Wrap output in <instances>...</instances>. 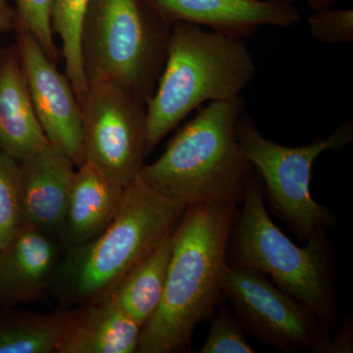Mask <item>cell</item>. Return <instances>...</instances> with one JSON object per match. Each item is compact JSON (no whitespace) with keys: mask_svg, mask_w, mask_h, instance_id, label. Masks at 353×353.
Returning a JSON list of instances; mask_svg holds the SVG:
<instances>
[{"mask_svg":"<svg viewBox=\"0 0 353 353\" xmlns=\"http://www.w3.org/2000/svg\"><path fill=\"white\" fill-rule=\"evenodd\" d=\"M236 206H188L174 231L166 285L157 312L141 330L137 352L175 353L224 299L228 245Z\"/></svg>","mask_w":353,"mask_h":353,"instance_id":"6da1fadb","label":"cell"},{"mask_svg":"<svg viewBox=\"0 0 353 353\" xmlns=\"http://www.w3.org/2000/svg\"><path fill=\"white\" fill-rule=\"evenodd\" d=\"M187 208L139 176L125 187L119 212L103 232L64 248L50 289L66 306L87 305L110 296L175 231Z\"/></svg>","mask_w":353,"mask_h":353,"instance_id":"7a4b0ae2","label":"cell"},{"mask_svg":"<svg viewBox=\"0 0 353 353\" xmlns=\"http://www.w3.org/2000/svg\"><path fill=\"white\" fill-rule=\"evenodd\" d=\"M243 99L209 102L178 132L163 154L143 165L139 178L187 206L243 201L252 164L239 143Z\"/></svg>","mask_w":353,"mask_h":353,"instance_id":"3957f363","label":"cell"},{"mask_svg":"<svg viewBox=\"0 0 353 353\" xmlns=\"http://www.w3.org/2000/svg\"><path fill=\"white\" fill-rule=\"evenodd\" d=\"M256 73L241 39L190 23L172 25L166 61L146 101V157L202 104L240 99Z\"/></svg>","mask_w":353,"mask_h":353,"instance_id":"277c9868","label":"cell"},{"mask_svg":"<svg viewBox=\"0 0 353 353\" xmlns=\"http://www.w3.org/2000/svg\"><path fill=\"white\" fill-rule=\"evenodd\" d=\"M241 204L228 245V255H232L233 262L230 266L269 276L328 327L336 317V303L324 230L313 234L304 248L290 240L271 220L261 179L255 172Z\"/></svg>","mask_w":353,"mask_h":353,"instance_id":"5b68a950","label":"cell"},{"mask_svg":"<svg viewBox=\"0 0 353 353\" xmlns=\"http://www.w3.org/2000/svg\"><path fill=\"white\" fill-rule=\"evenodd\" d=\"M171 30L145 0H90L82 31L88 85L115 83L148 101L166 61Z\"/></svg>","mask_w":353,"mask_h":353,"instance_id":"8992f818","label":"cell"},{"mask_svg":"<svg viewBox=\"0 0 353 353\" xmlns=\"http://www.w3.org/2000/svg\"><path fill=\"white\" fill-rule=\"evenodd\" d=\"M239 143L264 183L272 205L303 241L332 226V211L318 203L310 192L313 165L323 152L338 150L353 139L352 123H347L327 139L290 148L265 138L254 122L241 116L236 125Z\"/></svg>","mask_w":353,"mask_h":353,"instance_id":"52a82bcc","label":"cell"},{"mask_svg":"<svg viewBox=\"0 0 353 353\" xmlns=\"http://www.w3.org/2000/svg\"><path fill=\"white\" fill-rule=\"evenodd\" d=\"M81 108L83 163L126 187L145 165L146 101L121 85L97 83Z\"/></svg>","mask_w":353,"mask_h":353,"instance_id":"ba28073f","label":"cell"},{"mask_svg":"<svg viewBox=\"0 0 353 353\" xmlns=\"http://www.w3.org/2000/svg\"><path fill=\"white\" fill-rule=\"evenodd\" d=\"M223 292L245 332L269 347L318 353L328 340L326 326L308 308L259 271L229 265Z\"/></svg>","mask_w":353,"mask_h":353,"instance_id":"9c48e42d","label":"cell"},{"mask_svg":"<svg viewBox=\"0 0 353 353\" xmlns=\"http://www.w3.org/2000/svg\"><path fill=\"white\" fill-rule=\"evenodd\" d=\"M16 43L34 111L51 145L65 153L77 168L83 163L82 108L66 74L44 53L38 41L16 29Z\"/></svg>","mask_w":353,"mask_h":353,"instance_id":"30bf717a","label":"cell"},{"mask_svg":"<svg viewBox=\"0 0 353 353\" xmlns=\"http://www.w3.org/2000/svg\"><path fill=\"white\" fill-rule=\"evenodd\" d=\"M171 26L190 23L208 26L213 32L243 39L261 26L290 28L301 14L290 2L271 0H145Z\"/></svg>","mask_w":353,"mask_h":353,"instance_id":"8fae6325","label":"cell"},{"mask_svg":"<svg viewBox=\"0 0 353 353\" xmlns=\"http://www.w3.org/2000/svg\"><path fill=\"white\" fill-rule=\"evenodd\" d=\"M18 162L24 226L60 241L76 165L51 145Z\"/></svg>","mask_w":353,"mask_h":353,"instance_id":"7c38bea8","label":"cell"},{"mask_svg":"<svg viewBox=\"0 0 353 353\" xmlns=\"http://www.w3.org/2000/svg\"><path fill=\"white\" fill-rule=\"evenodd\" d=\"M63 250L50 234L23 227L0 248V307L41 299L51 288Z\"/></svg>","mask_w":353,"mask_h":353,"instance_id":"4fadbf2b","label":"cell"},{"mask_svg":"<svg viewBox=\"0 0 353 353\" xmlns=\"http://www.w3.org/2000/svg\"><path fill=\"white\" fill-rule=\"evenodd\" d=\"M48 145L17 48H0V152L21 161Z\"/></svg>","mask_w":353,"mask_h":353,"instance_id":"5bb4252c","label":"cell"},{"mask_svg":"<svg viewBox=\"0 0 353 353\" xmlns=\"http://www.w3.org/2000/svg\"><path fill=\"white\" fill-rule=\"evenodd\" d=\"M125 187L108 180L88 163L76 169L60 243L82 245L103 232L119 212Z\"/></svg>","mask_w":353,"mask_h":353,"instance_id":"9a60e30c","label":"cell"},{"mask_svg":"<svg viewBox=\"0 0 353 353\" xmlns=\"http://www.w3.org/2000/svg\"><path fill=\"white\" fill-rule=\"evenodd\" d=\"M141 326L112 297L81 306L58 353L137 352Z\"/></svg>","mask_w":353,"mask_h":353,"instance_id":"2e32d148","label":"cell"},{"mask_svg":"<svg viewBox=\"0 0 353 353\" xmlns=\"http://www.w3.org/2000/svg\"><path fill=\"white\" fill-rule=\"evenodd\" d=\"M174 232L123 279L110 297L131 316L141 328L157 312L166 285Z\"/></svg>","mask_w":353,"mask_h":353,"instance_id":"e0dca14e","label":"cell"},{"mask_svg":"<svg viewBox=\"0 0 353 353\" xmlns=\"http://www.w3.org/2000/svg\"><path fill=\"white\" fill-rule=\"evenodd\" d=\"M77 311L18 312L0 318V353H58Z\"/></svg>","mask_w":353,"mask_h":353,"instance_id":"ac0fdd59","label":"cell"},{"mask_svg":"<svg viewBox=\"0 0 353 353\" xmlns=\"http://www.w3.org/2000/svg\"><path fill=\"white\" fill-rule=\"evenodd\" d=\"M90 0H53L51 27L61 39L66 76L80 104L88 90L82 57L83 20Z\"/></svg>","mask_w":353,"mask_h":353,"instance_id":"d6986e66","label":"cell"},{"mask_svg":"<svg viewBox=\"0 0 353 353\" xmlns=\"http://www.w3.org/2000/svg\"><path fill=\"white\" fill-rule=\"evenodd\" d=\"M23 227L19 162L0 152V248Z\"/></svg>","mask_w":353,"mask_h":353,"instance_id":"ffe728a7","label":"cell"},{"mask_svg":"<svg viewBox=\"0 0 353 353\" xmlns=\"http://www.w3.org/2000/svg\"><path fill=\"white\" fill-rule=\"evenodd\" d=\"M52 2L53 0H15L14 6L17 17V28H24L31 32L44 53L51 61L57 64L59 54L51 27Z\"/></svg>","mask_w":353,"mask_h":353,"instance_id":"44dd1931","label":"cell"},{"mask_svg":"<svg viewBox=\"0 0 353 353\" xmlns=\"http://www.w3.org/2000/svg\"><path fill=\"white\" fill-rule=\"evenodd\" d=\"M199 353H254L256 350L246 340L245 330L232 311L221 307L211 323L210 331Z\"/></svg>","mask_w":353,"mask_h":353,"instance_id":"7402d4cb","label":"cell"},{"mask_svg":"<svg viewBox=\"0 0 353 353\" xmlns=\"http://www.w3.org/2000/svg\"><path fill=\"white\" fill-rule=\"evenodd\" d=\"M309 32L320 43H350L353 41L352 9H324L308 18Z\"/></svg>","mask_w":353,"mask_h":353,"instance_id":"603a6c76","label":"cell"},{"mask_svg":"<svg viewBox=\"0 0 353 353\" xmlns=\"http://www.w3.org/2000/svg\"><path fill=\"white\" fill-rule=\"evenodd\" d=\"M347 325L343 332L334 340H327L318 353H347L352 352V333Z\"/></svg>","mask_w":353,"mask_h":353,"instance_id":"cb8c5ba5","label":"cell"},{"mask_svg":"<svg viewBox=\"0 0 353 353\" xmlns=\"http://www.w3.org/2000/svg\"><path fill=\"white\" fill-rule=\"evenodd\" d=\"M17 28V17L14 4L11 0H0V34L15 32Z\"/></svg>","mask_w":353,"mask_h":353,"instance_id":"d4e9b609","label":"cell"},{"mask_svg":"<svg viewBox=\"0 0 353 353\" xmlns=\"http://www.w3.org/2000/svg\"><path fill=\"white\" fill-rule=\"evenodd\" d=\"M334 3V0H308L309 7L314 11L330 8Z\"/></svg>","mask_w":353,"mask_h":353,"instance_id":"484cf974","label":"cell"},{"mask_svg":"<svg viewBox=\"0 0 353 353\" xmlns=\"http://www.w3.org/2000/svg\"><path fill=\"white\" fill-rule=\"evenodd\" d=\"M271 1H287V2H292V0H271Z\"/></svg>","mask_w":353,"mask_h":353,"instance_id":"4316f807","label":"cell"}]
</instances>
